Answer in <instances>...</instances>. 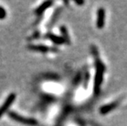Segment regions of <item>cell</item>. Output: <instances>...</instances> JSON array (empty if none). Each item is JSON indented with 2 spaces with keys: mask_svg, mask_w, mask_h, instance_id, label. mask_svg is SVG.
<instances>
[{
  "mask_svg": "<svg viewBox=\"0 0 127 126\" xmlns=\"http://www.w3.org/2000/svg\"><path fill=\"white\" fill-rule=\"evenodd\" d=\"M105 18H106V12L105 9L101 7L97 12V21L96 25L98 29H102L105 25Z\"/></svg>",
  "mask_w": 127,
  "mask_h": 126,
  "instance_id": "cell-4",
  "label": "cell"
},
{
  "mask_svg": "<svg viewBox=\"0 0 127 126\" xmlns=\"http://www.w3.org/2000/svg\"><path fill=\"white\" fill-rule=\"evenodd\" d=\"M15 99H16L15 93H11V94L7 96V98H6L5 101L2 103V105L0 106V118L2 117V116L5 113V112L7 111V110L9 109L11 105L14 102Z\"/></svg>",
  "mask_w": 127,
  "mask_h": 126,
  "instance_id": "cell-3",
  "label": "cell"
},
{
  "mask_svg": "<svg viewBox=\"0 0 127 126\" xmlns=\"http://www.w3.org/2000/svg\"><path fill=\"white\" fill-rule=\"evenodd\" d=\"M48 38L53 43H54L55 44H63L65 43V40L63 39V37L58 36V35L53 34H48Z\"/></svg>",
  "mask_w": 127,
  "mask_h": 126,
  "instance_id": "cell-7",
  "label": "cell"
},
{
  "mask_svg": "<svg viewBox=\"0 0 127 126\" xmlns=\"http://www.w3.org/2000/svg\"><path fill=\"white\" fill-rule=\"evenodd\" d=\"M95 64H96V73H95V78H94V94L98 95L100 91V87H101V84L102 83V79H103L105 65L100 61L99 57H95Z\"/></svg>",
  "mask_w": 127,
  "mask_h": 126,
  "instance_id": "cell-1",
  "label": "cell"
},
{
  "mask_svg": "<svg viewBox=\"0 0 127 126\" xmlns=\"http://www.w3.org/2000/svg\"><path fill=\"white\" fill-rule=\"evenodd\" d=\"M29 49L34 50V51H39L41 52H47L49 50V48L47 47L46 45L39 44V45H29L28 46Z\"/></svg>",
  "mask_w": 127,
  "mask_h": 126,
  "instance_id": "cell-8",
  "label": "cell"
},
{
  "mask_svg": "<svg viewBox=\"0 0 127 126\" xmlns=\"http://www.w3.org/2000/svg\"><path fill=\"white\" fill-rule=\"evenodd\" d=\"M60 31L62 33V37L65 40V43L66 44H70L71 43V40H70V36L68 34V31H67V29L65 25H62L60 27Z\"/></svg>",
  "mask_w": 127,
  "mask_h": 126,
  "instance_id": "cell-9",
  "label": "cell"
},
{
  "mask_svg": "<svg viewBox=\"0 0 127 126\" xmlns=\"http://www.w3.org/2000/svg\"><path fill=\"white\" fill-rule=\"evenodd\" d=\"M75 3H77V4H79V5H81V4H84L85 3V2L84 1H75Z\"/></svg>",
  "mask_w": 127,
  "mask_h": 126,
  "instance_id": "cell-11",
  "label": "cell"
},
{
  "mask_svg": "<svg viewBox=\"0 0 127 126\" xmlns=\"http://www.w3.org/2000/svg\"><path fill=\"white\" fill-rule=\"evenodd\" d=\"M7 115H8V116L12 120H15V121H17V122L21 123V124L30 125V126H34L37 125V120H35L34 119L22 116H21V115L16 113L15 111H8L7 112Z\"/></svg>",
  "mask_w": 127,
  "mask_h": 126,
  "instance_id": "cell-2",
  "label": "cell"
},
{
  "mask_svg": "<svg viewBox=\"0 0 127 126\" xmlns=\"http://www.w3.org/2000/svg\"><path fill=\"white\" fill-rule=\"evenodd\" d=\"M118 103H119V101H113V102H112V103H109V104H107V105H105V106H102L99 110L100 114L106 115L107 113H109L110 111H112V110H114L116 107L118 106Z\"/></svg>",
  "mask_w": 127,
  "mask_h": 126,
  "instance_id": "cell-5",
  "label": "cell"
},
{
  "mask_svg": "<svg viewBox=\"0 0 127 126\" xmlns=\"http://www.w3.org/2000/svg\"><path fill=\"white\" fill-rule=\"evenodd\" d=\"M52 5H53L52 1H45L37 7L35 11H34V12H35V14H37V15H41L43 12H45V11L49 7L52 6Z\"/></svg>",
  "mask_w": 127,
  "mask_h": 126,
  "instance_id": "cell-6",
  "label": "cell"
},
{
  "mask_svg": "<svg viewBox=\"0 0 127 126\" xmlns=\"http://www.w3.org/2000/svg\"><path fill=\"white\" fill-rule=\"evenodd\" d=\"M7 17V12L5 8H3L2 6H0V20L4 19Z\"/></svg>",
  "mask_w": 127,
  "mask_h": 126,
  "instance_id": "cell-10",
  "label": "cell"
}]
</instances>
